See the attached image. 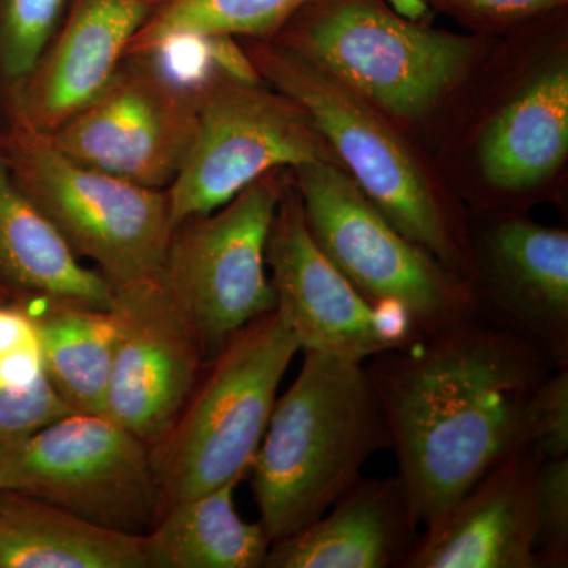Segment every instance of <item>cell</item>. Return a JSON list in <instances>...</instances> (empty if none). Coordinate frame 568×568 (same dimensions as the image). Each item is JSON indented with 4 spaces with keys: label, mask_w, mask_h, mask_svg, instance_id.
Instances as JSON below:
<instances>
[{
    "label": "cell",
    "mask_w": 568,
    "mask_h": 568,
    "mask_svg": "<svg viewBox=\"0 0 568 568\" xmlns=\"http://www.w3.org/2000/svg\"><path fill=\"white\" fill-rule=\"evenodd\" d=\"M373 358L398 477L425 528L530 444V399L556 368L529 339L476 317Z\"/></svg>",
    "instance_id": "obj_1"
},
{
    "label": "cell",
    "mask_w": 568,
    "mask_h": 568,
    "mask_svg": "<svg viewBox=\"0 0 568 568\" xmlns=\"http://www.w3.org/2000/svg\"><path fill=\"white\" fill-rule=\"evenodd\" d=\"M304 362L276 398L254 455V503L272 541L323 517L361 478L390 436L362 362L324 351H302Z\"/></svg>",
    "instance_id": "obj_2"
},
{
    "label": "cell",
    "mask_w": 568,
    "mask_h": 568,
    "mask_svg": "<svg viewBox=\"0 0 568 568\" xmlns=\"http://www.w3.org/2000/svg\"><path fill=\"white\" fill-rule=\"evenodd\" d=\"M301 351L276 310L231 336L162 440L151 447L164 507L244 480L284 373Z\"/></svg>",
    "instance_id": "obj_3"
},
{
    "label": "cell",
    "mask_w": 568,
    "mask_h": 568,
    "mask_svg": "<svg viewBox=\"0 0 568 568\" xmlns=\"http://www.w3.org/2000/svg\"><path fill=\"white\" fill-rule=\"evenodd\" d=\"M290 48L394 118H422L476 55L465 36L396 14L386 0H308L278 33Z\"/></svg>",
    "instance_id": "obj_4"
},
{
    "label": "cell",
    "mask_w": 568,
    "mask_h": 568,
    "mask_svg": "<svg viewBox=\"0 0 568 568\" xmlns=\"http://www.w3.org/2000/svg\"><path fill=\"white\" fill-rule=\"evenodd\" d=\"M254 69L308 114L339 164L396 230L458 274L465 246L406 142L383 112L282 43L253 44Z\"/></svg>",
    "instance_id": "obj_5"
},
{
    "label": "cell",
    "mask_w": 568,
    "mask_h": 568,
    "mask_svg": "<svg viewBox=\"0 0 568 568\" xmlns=\"http://www.w3.org/2000/svg\"><path fill=\"white\" fill-rule=\"evenodd\" d=\"M0 145L14 182L78 260L112 290L159 274L173 233L164 190L74 162L48 134L9 115Z\"/></svg>",
    "instance_id": "obj_6"
},
{
    "label": "cell",
    "mask_w": 568,
    "mask_h": 568,
    "mask_svg": "<svg viewBox=\"0 0 568 568\" xmlns=\"http://www.w3.org/2000/svg\"><path fill=\"white\" fill-rule=\"evenodd\" d=\"M295 173L310 234L369 304L402 306L422 336L476 317L469 283L399 233L342 164Z\"/></svg>",
    "instance_id": "obj_7"
},
{
    "label": "cell",
    "mask_w": 568,
    "mask_h": 568,
    "mask_svg": "<svg viewBox=\"0 0 568 568\" xmlns=\"http://www.w3.org/2000/svg\"><path fill=\"white\" fill-rule=\"evenodd\" d=\"M196 95L192 144L164 190L173 227L223 207L272 171L339 164L308 114L261 82L248 84L220 73L196 84Z\"/></svg>",
    "instance_id": "obj_8"
},
{
    "label": "cell",
    "mask_w": 568,
    "mask_h": 568,
    "mask_svg": "<svg viewBox=\"0 0 568 568\" xmlns=\"http://www.w3.org/2000/svg\"><path fill=\"white\" fill-rule=\"evenodd\" d=\"M0 489L138 537L164 510L151 447L104 414L71 413L0 455Z\"/></svg>",
    "instance_id": "obj_9"
},
{
    "label": "cell",
    "mask_w": 568,
    "mask_h": 568,
    "mask_svg": "<svg viewBox=\"0 0 568 568\" xmlns=\"http://www.w3.org/2000/svg\"><path fill=\"white\" fill-rule=\"evenodd\" d=\"M283 192L272 171L223 207L173 227L156 276L192 325L205 362L276 310L265 250Z\"/></svg>",
    "instance_id": "obj_10"
},
{
    "label": "cell",
    "mask_w": 568,
    "mask_h": 568,
    "mask_svg": "<svg viewBox=\"0 0 568 568\" xmlns=\"http://www.w3.org/2000/svg\"><path fill=\"white\" fill-rule=\"evenodd\" d=\"M197 121L196 84L153 54L126 55L88 106L48 134L74 162L122 181L166 190L181 171Z\"/></svg>",
    "instance_id": "obj_11"
},
{
    "label": "cell",
    "mask_w": 568,
    "mask_h": 568,
    "mask_svg": "<svg viewBox=\"0 0 568 568\" xmlns=\"http://www.w3.org/2000/svg\"><path fill=\"white\" fill-rule=\"evenodd\" d=\"M265 263L301 351H324L355 362L398 351L420 338L406 310L372 305L328 260L306 226L301 196L284 190L268 233Z\"/></svg>",
    "instance_id": "obj_12"
},
{
    "label": "cell",
    "mask_w": 568,
    "mask_h": 568,
    "mask_svg": "<svg viewBox=\"0 0 568 568\" xmlns=\"http://www.w3.org/2000/svg\"><path fill=\"white\" fill-rule=\"evenodd\" d=\"M110 312L115 335L104 416L153 447L170 432L207 362L159 276L114 290Z\"/></svg>",
    "instance_id": "obj_13"
},
{
    "label": "cell",
    "mask_w": 568,
    "mask_h": 568,
    "mask_svg": "<svg viewBox=\"0 0 568 568\" xmlns=\"http://www.w3.org/2000/svg\"><path fill=\"white\" fill-rule=\"evenodd\" d=\"M163 0H73L31 73L10 88L9 115L44 134L106 88Z\"/></svg>",
    "instance_id": "obj_14"
},
{
    "label": "cell",
    "mask_w": 568,
    "mask_h": 568,
    "mask_svg": "<svg viewBox=\"0 0 568 568\" xmlns=\"http://www.w3.org/2000/svg\"><path fill=\"white\" fill-rule=\"evenodd\" d=\"M541 462L532 444L508 455L425 528L398 567L540 568L536 491Z\"/></svg>",
    "instance_id": "obj_15"
},
{
    "label": "cell",
    "mask_w": 568,
    "mask_h": 568,
    "mask_svg": "<svg viewBox=\"0 0 568 568\" xmlns=\"http://www.w3.org/2000/svg\"><path fill=\"white\" fill-rule=\"evenodd\" d=\"M484 267L499 327L529 339L555 366L568 365V234L523 219L485 235Z\"/></svg>",
    "instance_id": "obj_16"
},
{
    "label": "cell",
    "mask_w": 568,
    "mask_h": 568,
    "mask_svg": "<svg viewBox=\"0 0 568 568\" xmlns=\"http://www.w3.org/2000/svg\"><path fill=\"white\" fill-rule=\"evenodd\" d=\"M417 523L398 476L358 478L323 517L272 541L265 568L399 566Z\"/></svg>",
    "instance_id": "obj_17"
},
{
    "label": "cell",
    "mask_w": 568,
    "mask_h": 568,
    "mask_svg": "<svg viewBox=\"0 0 568 568\" xmlns=\"http://www.w3.org/2000/svg\"><path fill=\"white\" fill-rule=\"evenodd\" d=\"M112 295L108 280L70 252L21 192L0 145V304L31 315L52 304L110 310Z\"/></svg>",
    "instance_id": "obj_18"
},
{
    "label": "cell",
    "mask_w": 568,
    "mask_h": 568,
    "mask_svg": "<svg viewBox=\"0 0 568 568\" xmlns=\"http://www.w3.org/2000/svg\"><path fill=\"white\" fill-rule=\"evenodd\" d=\"M568 152V70H541L489 121L478 145L481 174L500 192H528L551 178Z\"/></svg>",
    "instance_id": "obj_19"
},
{
    "label": "cell",
    "mask_w": 568,
    "mask_h": 568,
    "mask_svg": "<svg viewBox=\"0 0 568 568\" xmlns=\"http://www.w3.org/2000/svg\"><path fill=\"white\" fill-rule=\"evenodd\" d=\"M0 568H148L141 537L0 489Z\"/></svg>",
    "instance_id": "obj_20"
},
{
    "label": "cell",
    "mask_w": 568,
    "mask_h": 568,
    "mask_svg": "<svg viewBox=\"0 0 568 568\" xmlns=\"http://www.w3.org/2000/svg\"><path fill=\"white\" fill-rule=\"evenodd\" d=\"M241 481L168 504L141 537L148 568H263L272 540L237 514Z\"/></svg>",
    "instance_id": "obj_21"
},
{
    "label": "cell",
    "mask_w": 568,
    "mask_h": 568,
    "mask_svg": "<svg viewBox=\"0 0 568 568\" xmlns=\"http://www.w3.org/2000/svg\"><path fill=\"white\" fill-rule=\"evenodd\" d=\"M32 317L55 392L73 413L104 414L115 335L110 310L52 304Z\"/></svg>",
    "instance_id": "obj_22"
},
{
    "label": "cell",
    "mask_w": 568,
    "mask_h": 568,
    "mask_svg": "<svg viewBox=\"0 0 568 568\" xmlns=\"http://www.w3.org/2000/svg\"><path fill=\"white\" fill-rule=\"evenodd\" d=\"M71 413L48 376L31 313L0 304V455Z\"/></svg>",
    "instance_id": "obj_23"
},
{
    "label": "cell",
    "mask_w": 568,
    "mask_h": 568,
    "mask_svg": "<svg viewBox=\"0 0 568 568\" xmlns=\"http://www.w3.org/2000/svg\"><path fill=\"white\" fill-rule=\"evenodd\" d=\"M308 0H163L130 43L126 55L156 54L213 36L267 40Z\"/></svg>",
    "instance_id": "obj_24"
},
{
    "label": "cell",
    "mask_w": 568,
    "mask_h": 568,
    "mask_svg": "<svg viewBox=\"0 0 568 568\" xmlns=\"http://www.w3.org/2000/svg\"><path fill=\"white\" fill-rule=\"evenodd\" d=\"M73 0H0V74L24 80L61 28Z\"/></svg>",
    "instance_id": "obj_25"
},
{
    "label": "cell",
    "mask_w": 568,
    "mask_h": 568,
    "mask_svg": "<svg viewBox=\"0 0 568 568\" xmlns=\"http://www.w3.org/2000/svg\"><path fill=\"white\" fill-rule=\"evenodd\" d=\"M538 567L568 566V457L544 459L538 469Z\"/></svg>",
    "instance_id": "obj_26"
},
{
    "label": "cell",
    "mask_w": 568,
    "mask_h": 568,
    "mask_svg": "<svg viewBox=\"0 0 568 568\" xmlns=\"http://www.w3.org/2000/svg\"><path fill=\"white\" fill-rule=\"evenodd\" d=\"M529 440L541 458L568 457V365L556 366L529 406Z\"/></svg>",
    "instance_id": "obj_27"
},
{
    "label": "cell",
    "mask_w": 568,
    "mask_h": 568,
    "mask_svg": "<svg viewBox=\"0 0 568 568\" xmlns=\"http://www.w3.org/2000/svg\"><path fill=\"white\" fill-rule=\"evenodd\" d=\"M463 13L484 20L514 21L566 6L567 0H450Z\"/></svg>",
    "instance_id": "obj_28"
},
{
    "label": "cell",
    "mask_w": 568,
    "mask_h": 568,
    "mask_svg": "<svg viewBox=\"0 0 568 568\" xmlns=\"http://www.w3.org/2000/svg\"><path fill=\"white\" fill-rule=\"evenodd\" d=\"M200 43L203 44L205 54L220 70V73L226 74L235 81L248 82V84L261 82V77L254 69L252 59L248 58L244 48L235 43L234 37H205V39H200Z\"/></svg>",
    "instance_id": "obj_29"
},
{
    "label": "cell",
    "mask_w": 568,
    "mask_h": 568,
    "mask_svg": "<svg viewBox=\"0 0 568 568\" xmlns=\"http://www.w3.org/2000/svg\"><path fill=\"white\" fill-rule=\"evenodd\" d=\"M386 2L396 14L409 21L420 22L428 13L425 0H386Z\"/></svg>",
    "instance_id": "obj_30"
}]
</instances>
